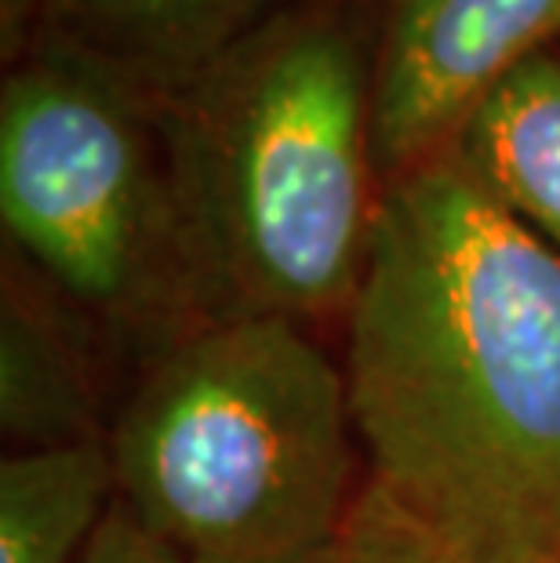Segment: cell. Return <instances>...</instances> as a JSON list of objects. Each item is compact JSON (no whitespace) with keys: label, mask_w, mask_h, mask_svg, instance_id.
Listing matches in <instances>:
<instances>
[{"label":"cell","mask_w":560,"mask_h":563,"mask_svg":"<svg viewBox=\"0 0 560 563\" xmlns=\"http://www.w3.org/2000/svg\"><path fill=\"white\" fill-rule=\"evenodd\" d=\"M372 476L448 563H560V255L451 153L389 178L350 302Z\"/></svg>","instance_id":"1"},{"label":"cell","mask_w":560,"mask_h":563,"mask_svg":"<svg viewBox=\"0 0 560 563\" xmlns=\"http://www.w3.org/2000/svg\"><path fill=\"white\" fill-rule=\"evenodd\" d=\"M161 121L205 317L350 313L383 200L367 4L288 0Z\"/></svg>","instance_id":"2"},{"label":"cell","mask_w":560,"mask_h":563,"mask_svg":"<svg viewBox=\"0 0 560 563\" xmlns=\"http://www.w3.org/2000/svg\"><path fill=\"white\" fill-rule=\"evenodd\" d=\"M345 367L284 317H200L117 415V506L178 563H309L356 484Z\"/></svg>","instance_id":"3"},{"label":"cell","mask_w":560,"mask_h":563,"mask_svg":"<svg viewBox=\"0 0 560 563\" xmlns=\"http://www.w3.org/2000/svg\"><path fill=\"white\" fill-rule=\"evenodd\" d=\"M0 219L52 291L168 342L205 317L161 91L37 37L0 84Z\"/></svg>","instance_id":"4"},{"label":"cell","mask_w":560,"mask_h":563,"mask_svg":"<svg viewBox=\"0 0 560 563\" xmlns=\"http://www.w3.org/2000/svg\"><path fill=\"white\" fill-rule=\"evenodd\" d=\"M383 186L444 153L498 80L560 44V0H367Z\"/></svg>","instance_id":"5"},{"label":"cell","mask_w":560,"mask_h":563,"mask_svg":"<svg viewBox=\"0 0 560 563\" xmlns=\"http://www.w3.org/2000/svg\"><path fill=\"white\" fill-rule=\"evenodd\" d=\"M288 0H44L37 37L172 91Z\"/></svg>","instance_id":"6"},{"label":"cell","mask_w":560,"mask_h":563,"mask_svg":"<svg viewBox=\"0 0 560 563\" xmlns=\"http://www.w3.org/2000/svg\"><path fill=\"white\" fill-rule=\"evenodd\" d=\"M80 317L52 287L4 280L0 306V429L11 451L102 440Z\"/></svg>","instance_id":"7"},{"label":"cell","mask_w":560,"mask_h":563,"mask_svg":"<svg viewBox=\"0 0 560 563\" xmlns=\"http://www.w3.org/2000/svg\"><path fill=\"white\" fill-rule=\"evenodd\" d=\"M448 153L560 255V44L498 80Z\"/></svg>","instance_id":"8"},{"label":"cell","mask_w":560,"mask_h":563,"mask_svg":"<svg viewBox=\"0 0 560 563\" xmlns=\"http://www.w3.org/2000/svg\"><path fill=\"white\" fill-rule=\"evenodd\" d=\"M117 501L110 440L8 451L0 563H80Z\"/></svg>","instance_id":"9"},{"label":"cell","mask_w":560,"mask_h":563,"mask_svg":"<svg viewBox=\"0 0 560 563\" xmlns=\"http://www.w3.org/2000/svg\"><path fill=\"white\" fill-rule=\"evenodd\" d=\"M309 563H448L426 527L367 481L342 531Z\"/></svg>","instance_id":"10"},{"label":"cell","mask_w":560,"mask_h":563,"mask_svg":"<svg viewBox=\"0 0 560 563\" xmlns=\"http://www.w3.org/2000/svg\"><path fill=\"white\" fill-rule=\"evenodd\" d=\"M80 563H178V560L161 542H153V538L113 501L110 517L95 531Z\"/></svg>","instance_id":"11"}]
</instances>
